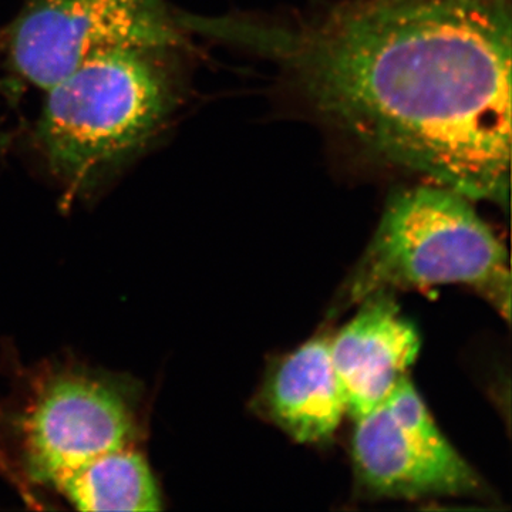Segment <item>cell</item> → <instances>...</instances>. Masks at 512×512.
<instances>
[{"label": "cell", "mask_w": 512, "mask_h": 512, "mask_svg": "<svg viewBox=\"0 0 512 512\" xmlns=\"http://www.w3.org/2000/svg\"><path fill=\"white\" fill-rule=\"evenodd\" d=\"M190 28L272 57L323 119L384 163L508 204L505 0H356L305 23L192 16Z\"/></svg>", "instance_id": "1"}, {"label": "cell", "mask_w": 512, "mask_h": 512, "mask_svg": "<svg viewBox=\"0 0 512 512\" xmlns=\"http://www.w3.org/2000/svg\"><path fill=\"white\" fill-rule=\"evenodd\" d=\"M0 467L26 490L55 493L80 511H158L146 453L144 389L133 377L72 357L6 362Z\"/></svg>", "instance_id": "2"}, {"label": "cell", "mask_w": 512, "mask_h": 512, "mask_svg": "<svg viewBox=\"0 0 512 512\" xmlns=\"http://www.w3.org/2000/svg\"><path fill=\"white\" fill-rule=\"evenodd\" d=\"M463 195L421 185L394 195L350 272L335 311L394 291L463 285L510 318V259Z\"/></svg>", "instance_id": "3"}, {"label": "cell", "mask_w": 512, "mask_h": 512, "mask_svg": "<svg viewBox=\"0 0 512 512\" xmlns=\"http://www.w3.org/2000/svg\"><path fill=\"white\" fill-rule=\"evenodd\" d=\"M167 50H109L45 90L36 140L50 171L69 190L92 187L167 119L173 83L158 59Z\"/></svg>", "instance_id": "4"}, {"label": "cell", "mask_w": 512, "mask_h": 512, "mask_svg": "<svg viewBox=\"0 0 512 512\" xmlns=\"http://www.w3.org/2000/svg\"><path fill=\"white\" fill-rule=\"evenodd\" d=\"M180 35L165 0H23L0 30V67L10 83L47 90L100 53L170 50Z\"/></svg>", "instance_id": "5"}, {"label": "cell", "mask_w": 512, "mask_h": 512, "mask_svg": "<svg viewBox=\"0 0 512 512\" xmlns=\"http://www.w3.org/2000/svg\"><path fill=\"white\" fill-rule=\"evenodd\" d=\"M353 421V467L357 481L373 497L423 500L480 494V477L441 433L409 376L376 409Z\"/></svg>", "instance_id": "6"}, {"label": "cell", "mask_w": 512, "mask_h": 512, "mask_svg": "<svg viewBox=\"0 0 512 512\" xmlns=\"http://www.w3.org/2000/svg\"><path fill=\"white\" fill-rule=\"evenodd\" d=\"M390 296L379 293L360 302L355 318L329 339L330 357L353 420L376 409L409 376L420 352L419 332Z\"/></svg>", "instance_id": "7"}, {"label": "cell", "mask_w": 512, "mask_h": 512, "mask_svg": "<svg viewBox=\"0 0 512 512\" xmlns=\"http://www.w3.org/2000/svg\"><path fill=\"white\" fill-rule=\"evenodd\" d=\"M259 402L266 416L298 443L332 439L348 409L329 339L309 340L282 357L266 377Z\"/></svg>", "instance_id": "8"}]
</instances>
